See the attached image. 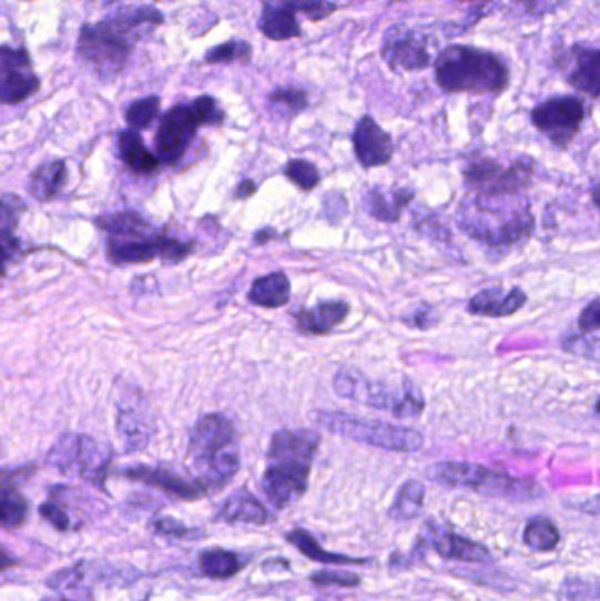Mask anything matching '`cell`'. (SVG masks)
<instances>
[{
	"label": "cell",
	"mask_w": 600,
	"mask_h": 601,
	"mask_svg": "<svg viewBox=\"0 0 600 601\" xmlns=\"http://www.w3.org/2000/svg\"><path fill=\"white\" fill-rule=\"evenodd\" d=\"M150 530L162 537L179 538V540H192L197 538V531L189 530L187 526L176 521L173 517H157L150 522Z\"/></svg>",
	"instance_id": "b9f144b4"
},
{
	"label": "cell",
	"mask_w": 600,
	"mask_h": 601,
	"mask_svg": "<svg viewBox=\"0 0 600 601\" xmlns=\"http://www.w3.org/2000/svg\"><path fill=\"white\" fill-rule=\"evenodd\" d=\"M557 69L562 72L567 85L588 99L600 98V51L599 48L578 43L560 51L557 55Z\"/></svg>",
	"instance_id": "9a60e30c"
},
{
	"label": "cell",
	"mask_w": 600,
	"mask_h": 601,
	"mask_svg": "<svg viewBox=\"0 0 600 601\" xmlns=\"http://www.w3.org/2000/svg\"><path fill=\"white\" fill-rule=\"evenodd\" d=\"M464 174L477 194H521L532 180L533 159L520 157L507 167L494 159H476Z\"/></svg>",
	"instance_id": "8fae6325"
},
{
	"label": "cell",
	"mask_w": 600,
	"mask_h": 601,
	"mask_svg": "<svg viewBox=\"0 0 600 601\" xmlns=\"http://www.w3.org/2000/svg\"><path fill=\"white\" fill-rule=\"evenodd\" d=\"M311 580L315 585H321V588H326V585L356 588L362 582L359 577L354 575V573L329 572V570H321V572L312 573Z\"/></svg>",
	"instance_id": "f6af8a7d"
},
{
	"label": "cell",
	"mask_w": 600,
	"mask_h": 601,
	"mask_svg": "<svg viewBox=\"0 0 600 601\" xmlns=\"http://www.w3.org/2000/svg\"><path fill=\"white\" fill-rule=\"evenodd\" d=\"M257 29L264 38L275 43L293 41L303 35L298 14H294L286 6L273 4V2H264L260 20H257Z\"/></svg>",
	"instance_id": "603a6c76"
},
{
	"label": "cell",
	"mask_w": 600,
	"mask_h": 601,
	"mask_svg": "<svg viewBox=\"0 0 600 601\" xmlns=\"http://www.w3.org/2000/svg\"><path fill=\"white\" fill-rule=\"evenodd\" d=\"M192 110L196 113L197 120H200L201 128L203 125H222L226 120V113L222 110L217 99L212 95H200V98L191 101Z\"/></svg>",
	"instance_id": "ab89813d"
},
{
	"label": "cell",
	"mask_w": 600,
	"mask_h": 601,
	"mask_svg": "<svg viewBox=\"0 0 600 601\" xmlns=\"http://www.w3.org/2000/svg\"><path fill=\"white\" fill-rule=\"evenodd\" d=\"M242 568L243 561L235 552L210 549L200 554L201 573L210 579H231L242 572Z\"/></svg>",
	"instance_id": "1f68e13d"
},
{
	"label": "cell",
	"mask_w": 600,
	"mask_h": 601,
	"mask_svg": "<svg viewBox=\"0 0 600 601\" xmlns=\"http://www.w3.org/2000/svg\"><path fill=\"white\" fill-rule=\"evenodd\" d=\"M286 540L293 543L302 554L307 556L312 561L328 564H359L368 563V559L349 558V556L333 554V552L324 551L323 547L317 543L314 537L308 531L294 530L286 534Z\"/></svg>",
	"instance_id": "4dcf8cb0"
},
{
	"label": "cell",
	"mask_w": 600,
	"mask_h": 601,
	"mask_svg": "<svg viewBox=\"0 0 600 601\" xmlns=\"http://www.w3.org/2000/svg\"><path fill=\"white\" fill-rule=\"evenodd\" d=\"M116 424H119V432L124 440L125 450L136 452V450L145 449L152 428L143 408L134 407L131 403H128L125 407H120Z\"/></svg>",
	"instance_id": "484cf974"
},
{
	"label": "cell",
	"mask_w": 600,
	"mask_h": 601,
	"mask_svg": "<svg viewBox=\"0 0 600 601\" xmlns=\"http://www.w3.org/2000/svg\"><path fill=\"white\" fill-rule=\"evenodd\" d=\"M34 468H13V470H0V528L17 530L26 522L29 513V503L18 491V483L29 479Z\"/></svg>",
	"instance_id": "d6986e66"
},
{
	"label": "cell",
	"mask_w": 600,
	"mask_h": 601,
	"mask_svg": "<svg viewBox=\"0 0 600 601\" xmlns=\"http://www.w3.org/2000/svg\"><path fill=\"white\" fill-rule=\"evenodd\" d=\"M119 153L129 170L134 171V173L152 174L157 171V157L146 149L138 131L125 129V131L120 132Z\"/></svg>",
	"instance_id": "4316f807"
},
{
	"label": "cell",
	"mask_w": 600,
	"mask_h": 601,
	"mask_svg": "<svg viewBox=\"0 0 600 601\" xmlns=\"http://www.w3.org/2000/svg\"><path fill=\"white\" fill-rule=\"evenodd\" d=\"M161 116V98L149 95V98L136 99L125 110V122L132 131H143L152 123L157 122Z\"/></svg>",
	"instance_id": "d590c367"
},
{
	"label": "cell",
	"mask_w": 600,
	"mask_h": 601,
	"mask_svg": "<svg viewBox=\"0 0 600 601\" xmlns=\"http://www.w3.org/2000/svg\"><path fill=\"white\" fill-rule=\"evenodd\" d=\"M523 542L532 551H553L555 547L560 542V533H558L557 526L546 517H533L525 528Z\"/></svg>",
	"instance_id": "e575fe53"
},
{
	"label": "cell",
	"mask_w": 600,
	"mask_h": 601,
	"mask_svg": "<svg viewBox=\"0 0 600 601\" xmlns=\"http://www.w3.org/2000/svg\"><path fill=\"white\" fill-rule=\"evenodd\" d=\"M428 538L437 554L443 556L444 559H458L467 563H485L491 559L490 551L481 543L452 533L443 526L428 524Z\"/></svg>",
	"instance_id": "ffe728a7"
},
{
	"label": "cell",
	"mask_w": 600,
	"mask_h": 601,
	"mask_svg": "<svg viewBox=\"0 0 600 601\" xmlns=\"http://www.w3.org/2000/svg\"><path fill=\"white\" fill-rule=\"evenodd\" d=\"M164 23L154 6L116 9L98 23H85L78 35L77 57L99 80L111 81L128 68L132 51L141 39Z\"/></svg>",
	"instance_id": "6da1fadb"
},
{
	"label": "cell",
	"mask_w": 600,
	"mask_h": 601,
	"mask_svg": "<svg viewBox=\"0 0 600 601\" xmlns=\"http://www.w3.org/2000/svg\"><path fill=\"white\" fill-rule=\"evenodd\" d=\"M413 192L404 189V191L393 192L388 200V195L380 192L379 189H372L365 197L366 210L377 221L396 222L400 218L401 208L407 206V203L413 200Z\"/></svg>",
	"instance_id": "f546056e"
},
{
	"label": "cell",
	"mask_w": 600,
	"mask_h": 601,
	"mask_svg": "<svg viewBox=\"0 0 600 601\" xmlns=\"http://www.w3.org/2000/svg\"><path fill=\"white\" fill-rule=\"evenodd\" d=\"M166 236L159 234H128L108 237V257L115 264L152 263L154 258L162 257Z\"/></svg>",
	"instance_id": "e0dca14e"
},
{
	"label": "cell",
	"mask_w": 600,
	"mask_h": 601,
	"mask_svg": "<svg viewBox=\"0 0 600 601\" xmlns=\"http://www.w3.org/2000/svg\"><path fill=\"white\" fill-rule=\"evenodd\" d=\"M43 601H73V600H68V598H48V600H43Z\"/></svg>",
	"instance_id": "11a10c76"
},
{
	"label": "cell",
	"mask_w": 600,
	"mask_h": 601,
	"mask_svg": "<svg viewBox=\"0 0 600 601\" xmlns=\"http://www.w3.org/2000/svg\"><path fill=\"white\" fill-rule=\"evenodd\" d=\"M247 299L261 308H282L291 299V284L286 273L275 272L261 276L248 291Z\"/></svg>",
	"instance_id": "d4e9b609"
},
{
	"label": "cell",
	"mask_w": 600,
	"mask_h": 601,
	"mask_svg": "<svg viewBox=\"0 0 600 601\" xmlns=\"http://www.w3.org/2000/svg\"><path fill=\"white\" fill-rule=\"evenodd\" d=\"M425 486L418 480L405 482L396 495L389 516L400 519V521H410L414 517H418L421 513L423 505H425Z\"/></svg>",
	"instance_id": "836d02e7"
},
{
	"label": "cell",
	"mask_w": 600,
	"mask_h": 601,
	"mask_svg": "<svg viewBox=\"0 0 600 601\" xmlns=\"http://www.w3.org/2000/svg\"><path fill=\"white\" fill-rule=\"evenodd\" d=\"M600 303L599 299H593L587 308L579 315L578 327L581 330V335H588L593 333L597 335L600 324Z\"/></svg>",
	"instance_id": "7dc6e473"
},
{
	"label": "cell",
	"mask_w": 600,
	"mask_h": 601,
	"mask_svg": "<svg viewBox=\"0 0 600 601\" xmlns=\"http://www.w3.org/2000/svg\"><path fill=\"white\" fill-rule=\"evenodd\" d=\"M458 225L477 242L516 245L532 234L533 216L525 195L477 194L461 204Z\"/></svg>",
	"instance_id": "3957f363"
},
{
	"label": "cell",
	"mask_w": 600,
	"mask_h": 601,
	"mask_svg": "<svg viewBox=\"0 0 600 601\" xmlns=\"http://www.w3.org/2000/svg\"><path fill=\"white\" fill-rule=\"evenodd\" d=\"M380 57L393 72H419L431 65L428 39L407 26L389 27L384 32Z\"/></svg>",
	"instance_id": "4fadbf2b"
},
{
	"label": "cell",
	"mask_w": 600,
	"mask_h": 601,
	"mask_svg": "<svg viewBox=\"0 0 600 601\" xmlns=\"http://www.w3.org/2000/svg\"><path fill=\"white\" fill-rule=\"evenodd\" d=\"M264 2L286 6L294 14L302 13L308 22L314 23L324 22L338 11V6L333 0H261V4Z\"/></svg>",
	"instance_id": "8d00e7d4"
},
{
	"label": "cell",
	"mask_w": 600,
	"mask_h": 601,
	"mask_svg": "<svg viewBox=\"0 0 600 601\" xmlns=\"http://www.w3.org/2000/svg\"><path fill=\"white\" fill-rule=\"evenodd\" d=\"M83 575H85L83 573V563H78L74 567L53 573L52 579L48 580V585L53 589L74 588L83 579Z\"/></svg>",
	"instance_id": "bcb514c9"
},
{
	"label": "cell",
	"mask_w": 600,
	"mask_h": 601,
	"mask_svg": "<svg viewBox=\"0 0 600 601\" xmlns=\"http://www.w3.org/2000/svg\"><path fill=\"white\" fill-rule=\"evenodd\" d=\"M111 452L94 438L68 432L60 437L48 454V465H52L62 473L78 475L94 486L104 489Z\"/></svg>",
	"instance_id": "9c48e42d"
},
{
	"label": "cell",
	"mask_w": 600,
	"mask_h": 601,
	"mask_svg": "<svg viewBox=\"0 0 600 601\" xmlns=\"http://www.w3.org/2000/svg\"><path fill=\"white\" fill-rule=\"evenodd\" d=\"M428 477L447 487H461L482 495L507 500H533L542 495L541 487L532 479L512 477L504 470H495L477 462L443 461L431 466Z\"/></svg>",
	"instance_id": "52a82bcc"
},
{
	"label": "cell",
	"mask_w": 600,
	"mask_h": 601,
	"mask_svg": "<svg viewBox=\"0 0 600 601\" xmlns=\"http://www.w3.org/2000/svg\"><path fill=\"white\" fill-rule=\"evenodd\" d=\"M65 179H68L65 162L53 161L39 165L30 179V194L39 201L53 200L62 191Z\"/></svg>",
	"instance_id": "83f0119b"
},
{
	"label": "cell",
	"mask_w": 600,
	"mask_h": 601,
	"mask_svg": "<svg viewBox=\"0 0 600 601\" xmlns=\"http://www.w3.org/2000/svg\"><path fill=\"white\" fill-rule=\"evenodd\" d=\"M319 445V432L312 429H281L273 435L261 487L275 509H286L305 495Z\"/></svg>",
	"instance_id": "7a4b0ae2"
},
{
	"label": "cell",
	"mask_w": 600,
	"mask_h": 601,
	"mask_svg": "<svg viewBox=\"0 0 600 601\" xmlns=\"http://www.w3.org/2000/svg\"><path fill=\"white\" fill-rule=\"evenodd\" d=\"M527 303V294L520 287L504 291V287L485 288L469 300L470 314L485 317H509L520 312Z\"/></svg>",
	"instance_id": "7402d4cb"
},
{
	"label": "cell",
	"mask_w": 600,
	"mask_h": 601,
	"mask_svg": "<svg viewBox=\"0 0 600 601\" xmlns=\"http://www.w3.org/2000/svg\"><path fill=\"white\" fill-rule=\"evenodd\" d=\"M22 208L23 204L20 200H0V240L13 236V231L18 225V210Z\"/></svg>",
	"instance_id": "ee69618b"
},
{
	"label": "cell",
	"mask_w": 600,
	"mask_h": 601,
	"mask_svg": "<svg viewBox=\"0 0 600 601\" xmlns=\"http://www.w3.org/2000/svg\"><path fill=\"white\" fill-rule=\"evenodd\" d=\"M41 89L30 53L23 47L0 44V104H22Z\"/></svg>",
	"instance_id": "7c38bea8"
},
{
	"label": "cell",
	"mask_w": 600,
	"mask_h": 601,
	"mask_svg": "<svg viewBox=\"0 0 600 601\" xmlns=\"http://www.w3.org/2000/svg\"><path fill=\"white\" fill-rule=\"evenodd\" d=\"M217 521L230 522V524H266L270 521V512L256 496L252 495L248 489L242 487L238 491L224 501L222 509L218 510Z\"/></svg>",
	"instance_id": "cb8c5ba5"
},
{
	"label": "cell",
	"mask_w": 600,
	"mask_h": 601,
	"mask_svg": "<svg viewBox=\"0 0 600 601\" xmlns=\"http://www.w3.org/2000/svg\"><path fill=\"white\" fill-rule=\"evenodd\" d=\"M128 479L136 482L146 483V486L161 489L162 492L179 498V500L194 501L200 500L206 495L205 489L194 480L183 479L175 471L166 468H155V466H134L122 471Z\"/></svg>",
	"instance_id": "ac0fdd59"
},
{
	"label": "cell",
	"mask_w": 600,
	"mask_h": 601,
	"mask_svg": "<svg viewBox=\"0 0 600 601\" xmlns=\"http://www.w3.org/2000/svg\"><path fill=\"white\" fill-rule=\"evenodd\" d=\"M350 306L345 300H324L314 308L299 309L294 314L296 326L303 335H328L329 330L340 326L347 315Z\"/></svg>",
	"instance_id": "44dd1931"
},
{
	"label": "cell",
	"mask_w": 600,
	"mask_h": 601,
	"mask_svg": "<svg viewBox=\"0 0 600 601\" xmlns=\"http://www.w3.org/2000/svg\"><path fill=\"white\" fill-rule=\"evenodd\" d=\"M272 237H277V233H275V231L261 230L260 233L256 234V237H254V242L266 243L268 240H272Z\"/></svg>",
	"instance_id": "db71d44e"
},
{
	"label": "cell",
	"mask_w": 600,
	"mask_h": 601,
	"mask_svg": "<svg viewBox=\"0 0 600 601\" xmlns=\"http://www.w3.org/2000/svg\"><path fill=\"white\" fill-rule=\"evenodd\" d=\"M314 420L335 435L389 452H416L425 444V437L418 429L384 420L359 419L344 411H315Z\"/></svg>",
	"instance_id": "ba28073f"
},
{
	"label": "cell",
	"mask_w": 600,
	"mask_h": 601,
	"mask_svg": "<svg viewBox=\"0 0 600 601\" xmlns=\"http://www.w3.org/2000/svg\"><path fill=\"white\" fill-rule=\"evenodd\" d=\"M587 119V106L578 95H555L530 111L533 128L557 149H567Z\"/></svg>",
	"instance_id": "30bf717a"
},
{
	"label": "cell",
	"mask_w": 600,
	"mask_h": 601,
	"mask_svg": "<svg viewBox=\"0 0 600 601\" xmlns=\"http://www.w3.org/2000/svg\"><path fill=\"white\" fill-rule=\"evenodd\" d=\"M455 2L469 8L470 27H476L491 11V0H455Z\"/></svg>",
	"instance_id": "681fc988"
},
{
	"label": "cell",
	"mask_w": 600,
	"mask_h": 601,
	"mask_svg": "<svg viewBox=\"0 0 600 601\" xmlns=\"http://www.w3.org/2000/svg\"><path fill=\"white\" fill-rule=\"evenodd\" d=\"M254 55V48L245 39L233 38L226 43L210 48L203 57L206 65L248 64Z\"/></svg>",
	"instance_id": "d6a6232c"
},
{
	"label": "cell",
	"mask_w": 600,
	"mask_h": 601,
	"mask_svg": "<svg viewBox=\"0 0 600 601\" xmlns=\"http://www.w3.org/2000/svg\"><path fill=\"white\" fill-rule=\"evenodd\" d=\"M266 102L275 115L286 120L296 119L311 106L307 90L298 89V86H277L268 93Z\"/></svg>",
	"instance_id": "f1b7e54d"
},
{
	"label": "cell",
	"mask_w": 600,
	"mask_h": 601,
	"mask_svg": "<svg viewBox=\"0 0 600 601\" xmlns=\"http://www.w3.org/2000/svg\"><path fill=\"white\" fill-rule=\"evenodd\" d=\"M520 13L530 18H545L557 13L567 4V0H509Z\"/></svg>",
	"instance_id": "60d3db41"
},
{
	"label": "cell",
	"mask_w": 600,
	"mask_h": 601,
	"mask_svg": "<svg viewBox=\"0 0 600 601\" xmlns=\"http://www.w3.org/2000/svg\"><path fill=\"white\" fill-rule=\"evenodd\" d=\"M356 159L365 170H374L391 162L395 144L389 132L384 131L370 115L362 116L353 132Z\"/></svg>",
	"instance_id": "2e32d148"
},
{
	"label": "cell",
	"mask_w": 600,
	"mask_h": 601,
	"mask_svg": "<svg viewBox=\"0 0 600 601\" xmlns=\"http://www.w3.org/2000/svg\"><path fill=\"white\" fill-rule=\"evenodd\" d=\"M192 480L206 492L218 491L238 473V432L235 424L221 414L203 417L189 440Z\"/></svg>",
	"instance_id": "5b68a950"
},
{
	"label": "cell",
	"mask_w": 600,
	"mask_h": 601,
	"mask_svg": "<svg viewBox=\"0 0 600 601\" xmlns=\"http://www.w3.org/2000/svg\"><path fill=\"white\" fill-rule=\"evenodd\" d=\"M39 513L43 517L44 521L50 522V524L59 531H69L73 528L71 524V517L65 512L64 507H62V501L52 500L44 501L41 507H39Z\"/></svg>",
	"instance_id": "7bdbcfd3"
},
{
	"label": "cell",
	"mask_w": 600,
	"mask_h": 601,
	"mask_svg": "<svg viewBox=\"0 0 600 601\" xmlns=\"http://www.w3.org/2000/svg\"><path fill=\"white\" fill-rule=\"evenodd\" d=\"M200 128V120L192 110L191 102H182L166 111L155 134L157 161L176 164L187 152Z\"/></svg>",
	"instance_id": "5bb4252c"
},
{
	"label": "cell",
	"mask_w": 600,
	"mask_h": 601,
	"mask_svg": "<svg viewBox=\"0 0 600 601\" xmlns=\"http://www.w3.org/2000/svg\"><path fill=\"white\" fill-rule=\"evenodd\" d=\"M333 389L342 398L363 403L375 410L389 411L398 419L421 416L426 405L421 389L405 377L400 381H372L356 369H342L333 378Z\"/></svg>",
	"instance_id": "8992f818"
},
{
	"label": "cell",
	"mask_w": 600,
	"mask_h": 601,
	"mask_svg": "<svg viewBox=\"0 0 600 601\" xmlns=\"http://www.w3.org/2000/svg\"><path fill=\"white\" fill-rule=\"evenodd\" d=\"M18 559L11 552L6 551L4 547H0V572H6L9 568L17 567Z\"/></svg>",
	"instance_id": "f5cc1de1"
},
{
	"label": "cell",
	"mask_w": 600,
	"mask_h": 601,
	"mask_svg": "<svg viewBox=\"0 0 600 601\" xmlns=\"http://www.w3.org/2000/svg\"><path fill=\"white\" fill-rule=\"evenodd\" d=\"M579 347H583V350H581V357L597 359V354H599V338L593 336L592 339H584L579 338V336H572V338L563 342V348H566L567 352H571V354H574Z\"/></svg>",
	"instance_id": "c3c4849f"
},
{
	"label": "cell",
	"mask_w": 600,
	"mask_h": 601,
	"mask_svg": "<svg viewBox=\"0 0 600 601\" xmlns=\"http://www.w3.org/2000/svg\"><path fill=\"white\" fill-rule=\"evenodd\" d=\"M18 245H20V243H18V240H14L13 236L2 237V240H0V278L4 276L6 264L17 255Z\"/></svg>",
	"instance_id": "f907efd6"
},
{
	"label": "cell",
	"mask_w": 600,
	"mask_h": 601,
	"mask_svg": "<svg viewBox=\"0 0 600 601\" xmlns=\"http://www.w3.org/2000/svg\"><path fill=\"white\" fill-rule=\"evenodd\" d=\"M95 224L108 234H116V236H128V234H146L152 233L150 225L146 224L136 213H115V215L101 216L95 221Z\"/></svg>",
	"instance_id": "74e56055"
},
{
	"label": "cell",
	"mask_w": 600,
	"mask_h": 601,
	"mask_svg": "<svg viewBox=\"0 0 600 601\" xmlns=\"http://www.w3.org/2000/svg\"><path fill=\"white\" fill-rule=\"evenodd\" d=\"M257 185L252 180H243L238 186H236L235 197L236 200H247L251 195L256 194Z\"/></svg>",
	"instance_id": "816d5d0a"
},
{
	"label": "cell",
	"mask_w": 600,
	"mask_h": 601,
	"mask_svg": "<svg viewBox=\"0 0 600 601\" xmlns=\"http://www.w3.org/2000/svg\"><path fill=\"white\" fill-rule=\"evenodd\" d=\"M284 174H286L289 182H293L294 185L305 192L314 191L315 186L319 185L321 182L319 171L305 159H293V161L287 162Z\"/></svg>",
	"instance_id": "f35d334b"
},
{
	"label": "cell",
	"mask_w": 600,
	"mask_h": 601,
	"mask_svg": "<svg viewBox=\"0 0 600 601\" xmlns=\"http://www.w3.org/2000/svg\"><path fill=\"white\" fill-rule=\"evenodd\" d=\"M435 81L444 93L500 95L511 83L506 60L495 51L449 44L434 60Z\"/></svg>",
	"instance_id": "277c9868"
}]
</instances>
